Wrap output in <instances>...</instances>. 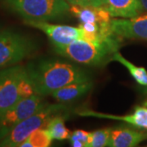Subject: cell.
<instances>
[{"instance_id": "5", "label": "cell", "mask_w": 147, "mask_h": 147, "mask_svg": "<svg viewBox=\"0 0 147 147\" xmlns=\"http://www.w3.org/2000/svg\"><path fill=\"white\" fill-rule=\"evenodd\" d=\"M31 38L12 30L0 31V69L20 63L36 51Z\"/></svg>"}, {"instance_id": "10", "label": "cell", "mask_w": 147, "mask_h": 147, "mask_svg": "<svg viewBox=\"0 0 147 147\" xmlns=\"http://www.w3.org/2000/svg\"><path fill=\"white\" fill-rule=\"evenodd\" d=\"M147 140V131L141 128L118 127L112 128L108 146L135 147Z\"/></svg>"}, {"instance_id": "19", "label": "cell", "mask_w": 147, "mask_h": 147, "mask_svg": "<svg viewBox=\"0 0 147 147\" xmlns=\"http://www.w3.org/2000/svg\"><path fill=\"white\" fill-rule=\"evenodd\" d=\"M89 137H90V131H84V130H75L74 131L69 139H74V140H79L80 142H82L85 145L86 147H88V142H89Z\"/></svg>"}, {"instance_id": "17", "label": "cell", "mask_w": 147, "mask_h": 147, "mask_svg": "<svg viewBox=\"0 0 147 147\" xmlns=\"http://www.w3.org/2000/svg\"><path fill=\"white\" fill-rule=\"evenodd\" d=\"M53 139L45 127L37 129L32 132L26 139L21 143L19 147H48L51 146Z\"/></svg>"}, {"instance_id": "9", "label": "cell", "mask_w": 147, "mask_h": 147, "mask_svg": "<svg viewBox=\"0 0 147 147\" xmlns=\"http://www.w3.org/2000/svg\"><path fill=\"white\" fill-rule=\"evenodd\" d=\"M110 26L115 35L120 39L147 40V14L112 19Z\"/></svg>"}, {"instance_id": "12", "label": "cell", "mask_w": 147, "mask_h": 147, "mask_svg": "<svg viewBox=\"0 0 147 147\" xmlns=\"http://www.w3.org/2000/svg\"><path fill=\"white\" fill-rule=\"evenodd\" d=\"M102 7L116 18H131L144 11L139 0H104Z\"/></svg>"}, {"instance_id": "24", "label": "cell", "mask_w": 147, "mask_h": 147, "mask_svg": "<svg viewBox=\"0 0 147 147\" xmlns=\"http://www.w3.org/2000/svg\"><path fill=\"white\" fill-rule=\"evenodd\" d=\"M144 92H145L147 94V87H146V88L144 89Z\"/></svg>"}, {"instance_id": "6", "label": "cell", "mask_w": 147, "mask_h": 147, "mask_svg": "<svg viewBox=\"0 0 147 147\" xmlns=\"http://www.w3.org/2000/svg\"><path fill=\"white\" fill-rule=\"evenodd\" d=\"M28 74L26 67L19 65L0 69V114L24 99L21 85Z\"/></svg>"}, {"instance_id": "3", "label": "cell", "mask_w": 147, "mask_h": 147, "mask_svg": "<svg viewBox=\"0 0 147 147\" xmlns=\"http://www.w3.org/2000/svg\"><path fill=\"white\" fill-rule=\"evenodd\" d=\"M5 7L24 21H49L66 16L70 4L66 0H5Z\"/></svg>"}, {"instance_id": "13", "label": "cell", "mask_w": 147, "mask_h": 147, "mask_svg": "<svg viewBox=\"0 0 147 147\" xmlns=\"http://www.w3.org/2000/svg\"><path fill=\"white\" fill-rule=\"evenodd\" d=\"M69 12L78 18L81 23H110L112 20L111 15L104 7L70 5Z\"/></svg>"}, {"instance_id": "22", "label": "cell", "mask_w": 147, "mask_h": 147, "mask_svg": "<svg viewBox=\"0 0 147 147\" xmlns=\"http://www.w3.org/2000/svg\"><path fill=\"white\" fill-rule=\"evenodd\" d=\"M69 143H70V146L73 147H86L84 143L79 140L69 139Z\"/></svg>"}, {"instance_id": "4", "label": "cell", "mask_w": 147, "mask_h": 147, "mask_svg": "<svg viewBox=\"0 0 147 147\" xmlns=\"http://www.w3.org/2000/svg\"><path fill=\"white\" fill-rule=\"evenodd\" d=\"M66 106L62 103H47L35 113L21 121L17 126L0 141V147H19L32 132L37 129L46 127L49 120L58 114L63 113Z\"/></svg>"}, {"instance_id": "25", "label": "cell", "mask_w": 147, "mask_h": 147, "mask_svg": "<svg viewBox=\"0 0 147 147\" xmlns=\"http://www.w3.org/2000/svg\"><path fill=\"white\" fill-rule=\"evenodd\" d=\"M144 130H145V131H147V127H146V129H144Z\"/></svg>"}, {"instance_id": "14", "label": "cell", "mask_w": 147, "mask_h": 147, "mask_svg": "<svg viewBox=\"0 0 147 147\" xmlns=\"http://www.w3.org/2000/svg\"><path fill=\"white\" fill-rule=\"evenodd\" d=\"M93 87L92 80L86 82H78L66 85L52 93L53 97L58 102L65 103L77 100L88 93Z\"/></svg>"}, {"instance_id": "8", "label": "cell", "mask_w": 147, "mask_h": 147, "mask_svg": "<svg viewBox=\"0 0 147 147\" xmlns=\"http://www.w3.org/2000/svg\"><path fill=\"white\" fill-rule=\"evenodd\" d=\"M24 23L42 31L50 39L54 47H64L80 39L81 28L65 25H56L48 21H24Z\"/></svg>"}, {"instance_id": "15", "label": "cell", "mask_w": 147, "mask_h": 147, "mask_svg": "<svg viewBox=\"0 0 147 147\" xmlns=\"http://www.w3.org/2000/svg\"><path fill=\"white\" fill-rule=\"evenodd\" d=\"M65 116L62 115V113H61L53 117L47 123L45 128L53 140L64 141L69 140L70 137L71 133L65 124Z\"/></svg>"}, {"instance_id": "20", "label": "cell", "mask_w": 147, "mask_h": 147, "mask_svg": "<svg viewBox=\"0 0 147 147\" xmlns=\"http://www.w3.org/2000/svg\"><path fill=\"white\" fill-rule=\"evenodd\" d=\"M70 5L102 7L104 0H66Z\"/></svg>"}, {"instance_id": "1", "label": "cell", "mask_w": 147, "mask_h": 147, "mask_svg": "<svg viewBox=\"0 0 147 147\" xmlns=\"http://www.w3.org/2000/svg\"><path fill=\"white\" fill-rule=\"evenodd\" d=\"M26 68L36 93L42 96L73 83L92 80L86 69L58 59H42Z\"/></svg>"}, {"instance_id": "11", "label": "cell", "mask_w": 147, "mask_h": 147, "mask_svg": "<svg viewBox=\"0 0 147 147\" xmlns=\"http://www.w3.org/2000/svg\"><path fill=\"white\" fill-rule=\"evenodd\" d=\"M79 115L93 116V117L102 118V119H110L123 121L141 129H146L147 127V107L144 105L142 106L137 105L135 107L132 114L127 115H107V114L98 113L92 110H83L79 112Z\"/></svg>"}, {"instance_id": "23", "label": "cell", "mask_w": 147, "mask_h": 147, "mask_svg": "<svg viewBox=\"0 0 147 147\" xmlns=\"http://www.w3.org/2000/svg\"><path fill=\"white\" fill-rule=\"evenodd\" d=\"M139 1H140V3L142 4L143 10L147 11V0H139Z\"/></svg>"}, {"instance_id": "2", "label": "cell", "mask_w": 147, "mask_h": 147, "mask_svg": "<svg viewBox=\"0 0 147 147\" xmlns=\"http://www.w3.org/2000/svg\"><path fill=\"white\" fill-rule=\"evenodd\" d=\"M121 39L111 42H92L77 39L64 47H54L55 52L81 65H100L104 64L109 55L118 52Z\"/></svg>"}, {"instance_id": "21", "label": "cell", "mask_w": 147, "mask_h": 147, "mask_svg": "<svg viewBox=\"0 0 147 147\" xmlns=\"http://www.w3.org/2000/svg\"><path fill=\"white\" fill-rule=\"evenodd\" d=\"M79 27L89 33H99V24L96 22H87V23H81Z\"/></svg>"}, {"instance_id": "16", "label": "cell", "mask_w": 147, "mask_h": 147, "mask_svg": "<svg viewBox=\"0 0 147 147\" xmlns=\"http://www.w3.org/2000/svg\"><path fill=\"white\" fill-rule=\"evenodd\" d=\"M112 61H118L125 66L131 76L135 79L137 84L143 87H147V70L144 67H138L134 64L127 61L119 52L115 53L111 57Z\"/></svg>"}, {"instance_id": "18", "label": "cell", "mask_w": 147, "mask_h": 147, "mask_svg": "<svg viewBox=\"0 0 147 147\" xmlns=\"http://www.w3.org/2000/svg\"><path fill=\"white\" fill-rule=\"evenodd\" d=\"M112 127H105L91 132L90 131L88 147L108 146Z\"/></svg>"}, {"instance_id": "7", "label": "cell", "mask_w": 147, "mask_h": 147, "mask_svg": "<svg viewBox=\"0 0 147 147\" xmlns=\"http://www.w3.org/2000/svg\"><path fill=\"white\" fill-rule=\"evenodd\" d=\"M47 102L43 101L42 96L34 94L24 98L16 105L0 114V141L9 134L21 121L35 113Z\"/></svg>"}]
</instances>
